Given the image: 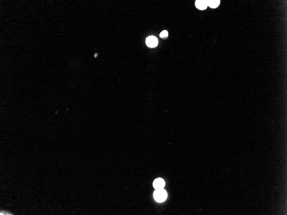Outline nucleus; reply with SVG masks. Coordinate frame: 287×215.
<instances>
[{"label":"nucleus","instance_id":"4","mask_svg":"<svg viewBox=\"0 0 287 215\" xmlns=\"http://www.w3.org/2000/svg\"><path fill=\"white\" fill-rule=\"evenodd\" d=\"M195 5L197 8L200 10L206 9L208 7L207 1L205 0H197L195 2Z\"/></svg>","mask_w":287,"mask_h":215},{"label":"nucleus","instance_id":"5","mask_svg":"<svg viewBox=\"0 0 287 215\" xmlns=\"http://www.w3.org/2000/svg\"><path fill=\"white\" fill-rule=\"evenodd\" d=\"M207 5L210 7L212 8H216L218 7L220 3V1L219 0H208L207 1Z\"/></svg>","mask_w":287,"mask_h":215},{"label":"nucleus","instance_id":"6","mask_svg":"<svg viewBox=\"0 0 287 215\" xmlns=\"http://www.w3.org/2000/svg\"><path fill=\"white\" fill-rule=\"evenodd\" d=\"M168 35V32L167 31H166V30H164V31H162L161 33L160 34V37L162 38H165V37H167Z\"/></svg>","mask_w":287,"mask_h":215},{"label":"nucleus","instance_id":"3","mask_svg":"<svg viewBox=\"0 0 287 215\" xmlns=\"http://www.w3.org/2000/svg\"><path fill=\"white\" fill-rule=\"evenodd\" d=\"M165 185V181L162 179L160 178L156 179L153 183V186L156 190L162 189Z\"/></svg>","mask_w":287,"mask_h":215},{"label":"nucleus","instance_id":"1","mask_svg":"<svg viewBox=\"0 0 287 215\" xmlns=\"http://www.w3.org/2000/svg\"><path fill=\"white\" fill-rule=\"evenodd\" d=\"M154 198L158 202H163L166 199L167 193L165 190L162 189H156L154 194Z\"/></svg>","mask_w":287,"mask_h":215},{"label":"nucleus","instance_id":"2","mask_svg":"<svg viewBox=\"0 0 287 215\" xmlns=\"http://www.w3.org/2000/svg\"><path fill=\"white\" fill-rule=\"evenodd\" d=\"M146 44L148 47L154 48L157 46L158 41L157 38L154 36H149L146 40Z\"/></svg>","mask_w":287,"mask_h":215},{"label":"nucleus","instance_id":"7","mask_svg":"<svg viewBox=\"0 0 287 215\" xmlns=\"http://www.w3.org/2000/svg\"><path fill=\"white\" fill-rule=\"evenodd\" d=\"M97 55V54H95V57H96V56Z\"/></svg>","mask_w":287,"mask_h":215}]
</instances>
